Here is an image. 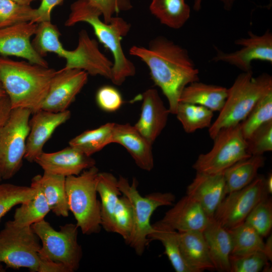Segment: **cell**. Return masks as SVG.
<instances>
[{
    "label": "cell",
    "mask_w": 272,
    "mask_h": 272,
    "mask_svg": "<svg viewBox=\"0 0 272 272\" xmlns=\"http://www.w3.org/2000/svg\"><path fill=\"white\" fill-rule=\"evenodd\" d=\"M129 53L146 64L155 84L167 98L170 113L175 114L184 88L199 81V71L187 50L159 36L150 42L148 47L131 46Z\"/></svg>",
    "instance_id": "cell-1"
},
{
    "label": "cell",
    "mask_w": 272,
    "mask_h": 272,
    "mask_svg": "<svg viewBox=\"0 0 272 272\" xmlns=\"http://www.w3.org/2000/svg\"><path fill=\"white\" fill-rule=\"evenodd\" d=\"M56 71L48 66L0 56V82L13 109L40 110Z\"/></svg>",
    "instance_id": "cell-2"
},
{
    "label": "cell",
    "mask_w": 272,
    "mask_h": 272,
    "mask_svg": "<svg viewBox=\"0 0 272 272\" xmlns=\"http://www.w3.org/2000/svg\"><path fill=\"white\" fill-rule=\"evenodd\" d=\"M71 12L65 22L66 27L80 22L89 24L98 41L112 53L114 61L110 80L116 85H121L125 80L135 74L133 63L125 56L121 45L123 37L130 28L129 23L120 17H113L108 23L102 21L101 12L86 0H77L71 6Z\"/></svg>",
    "instance_id": "cell-3"
},
{
    "label": "cell",
    "mask_w": 272,
    "mask_h": 272,
    "mask_svg": "<svg viewBox=\"0 0 272 272\" xmlns=\"http://www.w3.org/2000/svg\"><path fill=\"white\" fill-rule=\"evenodd\" d=\"M272 91V77L263 73L253 77L252 71L242 72L228 89L225 104L209 129L213 140L222 129L239 124L258 101Z\"/></svg>",
    "instance_id": "cell-4"
},
{
    "label": "cell",
    "mask_w": 272,
    "mask_h": 272,
    "mask_svg": "<svg viewBox=\"0 0 272 272\" xmlns=\"http://www.w3.org/2000/svg\"><path fill=\"white\" fill-rule=\"evenodd\" d=\"M98 169L95 166L78 175L65 177V190L69 210L76 225L85 235L101 231V205L97 198L96 184Z\"/></svg>",
    "instance_id": "cell-5"
},
{
    "label": "cell",
    "mask_w": 272,
    "mask_h": 272,
    "mask_svg": "<svg viewBox=\"0 0 272 272\" xmlns=\"http://www.w3.org/2000/svg\"><path fill=\"white\" fill-rule=\"evenodd\" d=\"M118 185L121 193L129 199L133 209V228L127 244L138 255H142L150 242L148 236L153 231L150 224L152 215L158 208L172 205L175 196L171 192H153L142 196L138 190V181L135 178L130 184L120 176Z\"/></svg>",
    "instance_id": "cell-6"
},
{
    "label": "cell",
    "mask_w": 272,
    "mask_h": 272,
    "mask_svg": "<svg viewBox=\"0 0 272 272\" xmlns=\"http://www.w3.org/2000/svg\"><path fill=\"white\" fill-rule=\"evenodd\" d=\"M31 227L42 243L39 254L41 259L62 264L70 272L78 269L83 251L78 242L79 228L76 224L60 226L57 231L43 219Z\"/></svg>",
    "instance_id": "cell-7"
},
{
    "label": "cell",
    "mask_w": 272,
    "mask_h": 272,
    "mask_svg": "<svg viewBox=\"0 0 272 272\" xmlns=\"http://www.w3.org/2000/svg\"><path fill=\"white\" fill-rule=\"evenodd\" d=\"M40 240L30 226L21 227L8 221L0 231V262L18 269L38 272L40 263Z\"/></svg>",
    "instance_id": "cell-8"
},
{
    "label": "cell",
    "mask_w": 272,
    "mask_h": 272,
    "mask_svg": "<svg viewBox=\"0 0 272 272\" xmlns=\"http://www.w3.org/2000/svg\"><path fill=\"white\" fill-rule=\"evenodd\" d=\"M32 113L29 109L14 108L0 127V174L3 179L12 178L22 166Z\"/></svg>",
    "instance_id": "cell-9"
},
{
    "label": "cell",
    "mask_w": 272,
    "mask_h": 272,
    "mask_svg": "<svg viewBox=\"0 0 272 272\" xmlns=\"http://www.w3.org/2000/svg\"><path fill=\"white\" fill-rule=\"evenodd\" d=\"M213 140L212 149L199 155L193 164L196 172H223L237 162L251 156L239 124L222 129Z\"/></svg>",
    "instance_id": "cell-10"
},
{
    "label": "cell",
    "mask_w": 272,
    "mask_h": 272,
    "mask_svg": "<svg viewBox=\"0 0 272 272\" xmlns=\"http://www.w3.org/2000/svg\"><path fill=\"white\" fill-rule=\"evenodd\" d=\"M264 181L265 177L257 175L246 186L226 195L218 207L214 219L226 229L244 222L254 207L268 197Z\"/></svg>",
    "instance_id": "cell-11"
},
{
    "label": "cell",
    "mask_w": 272,
    "mask_h": 272,
    "mask_svg": "<svg viewBox=\"0 0 272 272\" xmlns=\"http://www.w3.org/2000/svg\"><path fill=\"white\" fill-rule=\"evenodd\" d=\"M54 53L65 60V69L81 70L88 75L111 79L113 62L100 51L97 41L91 38L85 30L79 32L75 49L67 50L61 43Z\"/></svg>",
    "instance_id": "cell-12"
},
{
    "label": "cell",
    "mask_w": 272,
    "mask_h": 272,
    "mask_svg": "<svg viewBox=\"0 0 272 272\" xmlns=\"http://www.w3.org/2000/svg\"><path fill=\"white\" fill-rule=\"evenodd\" d=\"M234 43L241 46V49L227 53L216 48V55L212 60L234 65L243 72L252 71L253 60L272 63V33L269 30L261 35H256L249 31L247 37L237 39Z\"/></svg>",
    "instance_id": "cell-13"
},
{
    "label": "cell",
    "mask_w": 272,
    "mask_h": 272,
    "mask_svg": "<svg viewBox=\"0 0 272 272\" xmlns=\"http://www.w3.org/2000/svg\"><path fill=\"white\" fill-rule=\"evenodd\" d=\"M88 74L78 69L62 68L53 76L40 109L62 112L75 100L88 81Z\"/></svg>",
    "instance_id": "cell-14"
},
{
    "label": "cell",
    "mask_w": 272,
    "mask_h": 272,
    "mask_svg": "<svg viewBox=\"0 0 272 272\" xmlns=\"http://www.w3.org/2000/svg\"><path fill=\"white\" fill-rule=\"evenodd\" d=\"M37 25L28 22L0 28V56H15L32 63L48 66L46 60L36 51L31 41Z\"/></svg>",
    "instance_id": "cell-15"
},
{
    "label": "cell",
    "mask_w": 272,
    "mask_h": 272,
    "mask_svg": "<svg viewBox=\"0 0 272 272\" xmlns=\"http://www.w3.org/2000/svg\"><path fill=\"white\" fill-rule=\"evenodd\" d=\"M33 114L29 120L24 156V159L30 162H35L43 152L44 145L55 129L67 121L71 115L69 110L54 112L40 109Z\"/></svg>",
    "instance_id": "cell-16"
},
{
    "label": "cell",
    "mask_w": 272,
    "mask_h": 272,
    "mask_svg": "<svg viewBox=\"0 0 272 272\" xmlns=\"http://www.w3.org/2000/svg\"><path fill=\"white\" fill-rule=\"evenodd\" d=\"M35 162L44 172L67 177L78 175L95 166V160L77 149L69 146L52 153L43 152Z\"/></svg>",
    "instance_id": "cell-17"
},
{
    "label": "cell",
    "mask_w": 272,
    "mask_h": 272,
    "mask_svg": "<svg viewBox=\"0 0 272 272\" xmlns=\"http://www.w3.org/2000/svg\"><path fill=\"white\" fill-rule=\"evenodd\" d=\"M224 172L216 174L196 172L186 188V195L200 204L209 219L214 217L225 196Z\"/></svg>",
    "instance_id": "cell-18"
},
{
    "label": "cell",
    "mask_w": 272,
    "mask_h": 272,
    "mask_svg": "<svg viewBox=\"0 0 272 272\" xmlns=\"http://www.w3.org/2000/svg\"><path fill=\"white\" fill-rule=\"evenodd\" d=\"M169 113L157 90L150 88L143 94L141 113L134 126L153 144L165 128Z\"/></svg>",
    "instance_id": "cell-19"
},
{
    "label": "cell",
    "mask_w": 272,
    "mask_h": 272,
    "mask_svg": "<svg viewBox=\"0 0 272 272\" xmlns=\"http://www.w3.org/2000/svg\"><path fill=\"white\" fill-rule=\"evenodd\" d=\"M209 219L200 204L186 195L166 212L160 221L178 232H202Z\"/></svg>",
    "instance_id": "cell-20"
},
{
    "label": "cell",
    "mask_w": 272,
    "mask_h": 272,
    "mask_svg": "<svg viewBox=\"0 0 272 272\" xmlns=\"http://www.w3.org/2000/svg\"><path fill=\"white\" fill-rule=\"evenodd\" d=\"M112 143L124 147L130 154L137 165L150 171L154 167L152 144L134 127L129 123L114 124Z\"/></svg>",
    "instance_id": "cell-21"
},
{
    "label": "cell",
    "mask_w": 272,
    "mask_h": 272,
    "mask_svg": "<svg viewBox=\"0 0 272 272\" xmlns=\"http://www.w3.org/2000/svg\"><path fill=\"white\" fill-rule=\"evenodd\" d=\"M182 257L192 272L215 270L202 232H178Z\"/></svg>",
    "instance_id": "cell-22"
},
{
    "label": "cell",
    "mask_w": 272,
    "mask_h": 272,
    "mask_svg": "<svg viewBox=\"0 0 272 272\" xmlns=\"http://www.w3.org/2000/svg\"><path fill=\"white\" fill-rule=\"evenodd\" d=\"M202 233L215 270L230 272L232 243L228 230L213 218L209 219Z\"/></svg>",
    "instance_id": "cell-23"
},
{
    "label": "cell",
    "mask_w": 272,
    "mask_h": 272,
    "mask_svg": "<svg viewBox=\"0 0 272 272\" xmlns=\"http://www.w3.org/2000/svg\"><path fill=\"white\" fill-rule=\"evenodd\" d=\"M228 89L220 86L195 81L183 90L179 102L201 105L213 111H220L224 106Z\"/></svg>",
    "instance_id": "cell-24"
},
{
    "label": "cell",
    "mask_w": 272,
    "mask_h": 272,
    "mask_svg": "<svg viewBox=\"0 0 272 272\" xmlns=\"http://www.w3.org/2000/svg\"><path fill=\"white\" fill-rule=\"evenodd\" d=\"M43 192L51 211L57 216L67 217L69 207L65 190V177L44 172L32 179Z\"/></svg>",
    "instance_id": "cell-25"
},
{
    "label": "cell",
    "mask_w": 272,
    "mask_h": 272,
    "mask_svg": "<svg viewBox=\"0 0 272 272\" xmlns=\"http://www.w3.org/2000/svg\"><path fill=\"white\" fill-rule=\"evenodd\" d=\"M96 187L100 197L101 226L106 231L114 233L113 214L121 194L118 179L112 173L99 172Z\"/></svg>",
    "instance_id": "cell-26"
},
{
    "label": "cell",
    "mask_w": 272,
    "mask_h": 272,
    "mask_svg": "<svg viewBox=\"0 0 272 272\" xmlns=\"http://www.w3.org/2000/svg\"><path fill=\"white\" fill-rule=\"evenodd\" d=\"M262 155H254L241 160L227 168L224 172L225 195L240 190L249 184L257 176L258 170L265 163Z\"/></svg>",
    "instance_id": "cell-27"
},
{
    "label": "cell",
    "mask_w": 272,
    "mask_h": 272,
    "mask_svg": "<svg viewBox=\"0 0 272 272\" xmlns=\"http://www.w3.org/2000/svg\"><path fill=\"white\" fill-rule=\"evenodd\" d=\"M153 231L149 235L150 241L159 240L162 243L164 253L176 272H192L185 262L180 251L178 232L161 221L152 225Z\"/></svg>",
    "instance_id": "cell-28"
},
{
    "label": "cell",
    "mask_w": 272,
    "mask_h": 272,
    "mask_svg": "<svg viewBox=\"0 0 272 272\" xmlns=\"http://www.w3.org/2000/svg\"><path fill=\"white\" fill-rule=\"evenodd\" d=\"M149 9L162 24L174 29L182 27L190 16L185 0H152Z\"/></svg>",
    "instance_id": "cell-29"
},
{
    "label": "cell",
    "mask_w": 272,
    "mask_h": 272,
    "mask_svg": "<svg viewBox=\"0 0 272 272\" xmlns=\"http://www.w3.org/2000/svg\"><path fill=\"white\" fill-rule=\"evenodd\" d=\"M227 230L231 239V255L239 256L256 252H263V237L245 221Z\"/></svg>",
    "instance_id": "cell-30"
},
{
    "label": "cell",
    "mask_w": 272,
    "mask_h": 272,
    "mask_svg": "<svg viewBox=\"0 0 272 272\" xmlns=\"http://www.w3.org/2000/svg\"><path fill=\"white\" fill-rule=\"evenodd\" d=\"M114 124L108 122L98 128L84 131L71 140L69 146L91 156L107 145L112 143Z\"/></svg>",
    "instance_id": "cell-31"
},
{
    "label": "cell",
    "mask_w": 272,
    "mask_h": 272,
    "mask_svg": "<svg viewBox=\"0 0 272 272\" xmlns=\"http://www.w3.org/2000/svg\"><path fill=\"white\" fill-rule=\"evenodd\" d=\"M31 185L37 189L35 196L17 208L13 222L21 227L30 226L43 219L50 211L47 201L41 190L34 183Z\"/></svg>",
    "instance_id": "cell-32"
},
{
    "label": "cell",
    "mask_w": 272,
    "mask_h": 272,
    "mask_svg": "<svg viewBox=\"0 0 272 272\" xmlns=\"http://www.w3.org/2000/svg\"><path fill=\"white\" fill-rule=\"evenodd\" d=\"M212 110L201 105L179 102L176 115L187 133L210 127L214 115Z\"/></svg>",
    "instance_id": "cell-33"
},
{
    "label": "cell",
    "mask_w": 272,
    "mask_h": 272,
    "mask_svg": "<svg viewBox=\"0 0 272 272\" xmlns=\"http://www.w3.org/2000/svg\"><path fill=\"white\" fill-rule=\"evenodd\" d=\"M272 121V91L262 97L239 123L245 140L258 128Z\"/></svg>",
    "instance_id": "cell-34"
},
{
    "label": "cell",
    "mask_w": 272,
    "mask_h": 272,
    "mask_svg": "<svg viewBox=\"0 0 272 272\" xmlns=\"http://www.w3.org/2000/svg\"><path fill=\"white\" fill-rule=\"evenodd\" d=\"M36 9L11 0H0V28L31 22L35 18Z\"/></svg>",
    "instance_id": "cell-35"
},
{
    "label": "cell",
    "mask_w": 272,
    "mask_h": 272,
    "mask_svg": "<svg viewBox=\"0 0 272 272\" xmlns=\"http://www.w3.org/2000/svg\"><path fill=\"white\" fill-rule=\"evenodd\" d=\"M37 191L34 186L0 183V220L14 206L33 198Z\"/></svg>",
    "instance_id": "cell-36"
},
{
    "label": "cell",
    "mask_w": 272,
    "mask_h": 272,
    "mask_svg": "<svg viewBox=\"0 0 272 272\" xmlns=\"http://www.w3.org/2000/svg\"><path fill=\"white\" fill-rule=\"evenodd\" d=\"M114 233L120 235L127 244L132 233L134 219L132 206L126 196H120L113 214Z\"/></svg>",
    "instance_id": "cell-37"
},
{
    "label": "cell",
    "mask_w": 272,
    "mask_h": 272,
    "mask_svg": "<svg viewBox=\"0 0 272 272\" xmlns=\"http://www.w3.org/2000/svg\"><path fill=\"white\" fill-rule=\"evenodd\" d=\"M262 237L269 235L272 227V202L266 197L259 202L245 221Z\"/></svg>",
    "instance_id": "cell-38"
},
{
    "label": "cell",
    "mask_w": 272,
    "mask_h": 272,
    "mask_svg": "<svg viewBox=\"0 0 272 272\" xmlns=\"http://www.w3.org/2000/svg\"><path fill=\"white\" fill-rule=\"evenodd\" d=\"M268 259L263 252L230 256V272H259L268 265Z\"/></svg>",
    "instance_id": "cell-39"
},
{
    "label": "cell",
    "mask_w": 272,
    "mask_h": 272,
    "mask_svg": "<svg viewBox=\"0 0 272 272\" xmlns=\"http://www.w3.org/2000/svg\"><path fill=\"white\" fill-rule=\"evenodd\" d=\"M245 140L247 152L251 156L262 155L271 151L272 121L260 126Z\"/></svg>",
    "instance_id": "cell-40"
},
{
    "label": "cell",
    "mask_w": 272,
    "mask_h": 272,
    "mask_svg": "<svg viewBox=\"0 0 272 272\" xmlns=\"http://www.w3.org/2000/svg\"><path fill=\"white\" fill-rule=\"evenodd\" d=\"M96 100L101 109L109 112L117 110L123 103L120 93L115 88L110 86L100 88L96 93Z\"/></svg>",
    "instance_id": "cell-41"
},
{
    "label": "cell",
    "mask_w": 272,
    "mask_h": 272,
    "mask_svg": "<svg viewBox=\"0 0 272 272\" xmlns=\"http://www.w3.org/2000/svg\"><path fill=\"white\" fill-rule=\"evenodd\" d=\"M89 4L98 9L106 23H109L114 13L131 8L128 0H86Z\"/></svg>",
    "instance_id": "cell-42"
},
{
    "label": "cell",
    "mask_w": 272,
    "mask_h": 272,
    "mask_svg": "<svg viewBox=\"0 0 272 272\" xmlns=\"http://www.w3.org/2000/svg\"><path fill=\"white\" fill-rule=\"evenodd\" d=\"M64 0H41V3L36 9L35 18L33 23L38 24L42 22L51 21L52 10L60 5Z\"/></svg>",
    "instance_id": "cell-43"
},
{
    "label": "cell",
    "mask_w": 272,
    "mask_h": 272,
    "mask_svg": "<svg viewBox=\"0 0 272 272\" xmlns=\"http://www.w3.org/2000/svg\"><path fill=\"white\" fill-rule=\"evenodd\" d=\"M38 272H70L63 264L40 258Z\"/></svg>",
    "instance_id": "cell-44"
},
{
    "label": "cell",
    "mask_w": 272,
    "mask_h": 272,
    "mask_svg": "<svg viewBox=\"0 0 272 272\" xmlns=\"http://www.w3.org/2000/svg\"><path fill=\"white\" fill-rule=\"evenodd\" d=\"M12 110L13 108L8 96L6 94L0 96V127L8 120Z\"/></svg>",
    "instance_id": "cell-45"
},
{
    "label": "cell",
    "mask_w": 272,
    "mask_h": 272,
    "mask_svg": "<svg viewBox=\"0 0 272 272\" xmlns=\"http://www.w3.org/2000/svg\"><path fill=\"white\" fill-rule=\"evenodd\" d=\"M202 0H194L193 8L195 11H198L201 8ZM223 3L224 9L227 11H230L233 6L236 0H219Z\"/></svg>",
    "instance_id": "cell-46"
},
{
    "label": "cell",
    "mask_w": 272,
    "mask_h": 272,
    "mask_svg": "<svg viewBox=\"0 0 272 272\" xmlns=\"http://www.w3.org/2000/svg\"><path fill=\"white\" fill-rule=\"evenodd\" d=\"M263 253L267 257L268 259L271 261L272 259V238L270 235L264 242Z\"/></svg>",
    "instance_id": "cell-47"
},
{
    "label": "cell",
    "mask_w": 272,
    "mask_h": 272,
    "mask_svg": "<svg viewBox=\"0 0 272 272\" xmlns=\"http://www.w3.org/2000/svg\"><path fill=\"white\" fill-rule=\"evenodd\" d=\"M264 184L265 189L268 194L272 192V174L269 173L266 177H265Z\"/></svg>",
    "instance_id": "cell-48"
},
{
    "label": "cell",
    "mask_w": 272,
    "mask_h": 272,
    "mask_svg": "<svg viewBox=\"0 0 272 272\" xmlns=\"http://www.w3.org/2000/svg\"><path fill=\"white\" fill-rule=\"evenodd\" d=\"M11 1H14L17 3L21 4V5L30 6V4L36 0H11Z\"/></svg>",
    "instance_id": "cell-49"
},
{
    "label": "cell",
    "mask_w": 272,
    "mask_h": 272,
    "mask_svg": "<svg viewBox=\"0 0 272 272\" xmlns=\"http://www.w3.org/2000/svg\"><path fill=\"white\" fill-rule=\"evenodd\" d=\"M5 95H6V91L1 83V82H0V96H4Z\"/></svg>",
    "instance_id": "cell-50"
},
{
    "label": "cell",
    "mask_w": 272,
    "mask_h": 272,
    "mask_svg": "<svg viewBox=\"0 0 272 272\" xmlns=\"http://www.w3.org/2000/svg\"><path fill=\"white\" fill-rule=\"evenodd\" d=\"M4 269L3 268L2 265H1V262H0V271H3Z\"/></svg>",
    "instance_id": "cell-51"
},
{
    "label": "cell",
    "mask_w": 272,
    "mask_h": 272,
    "mask_svg": "<svg viewBox=\"0 0 272 272\" xmlns=\"http://www.w3.org/2000/svg\"><path fill=\"white\" fill-rule=\"evenodd\" d=\"M2 179H2V176H1V174H0V183H1V181H2Z\"/></svg>",
    "instance_id": "cell-52"
}]
</instances>
